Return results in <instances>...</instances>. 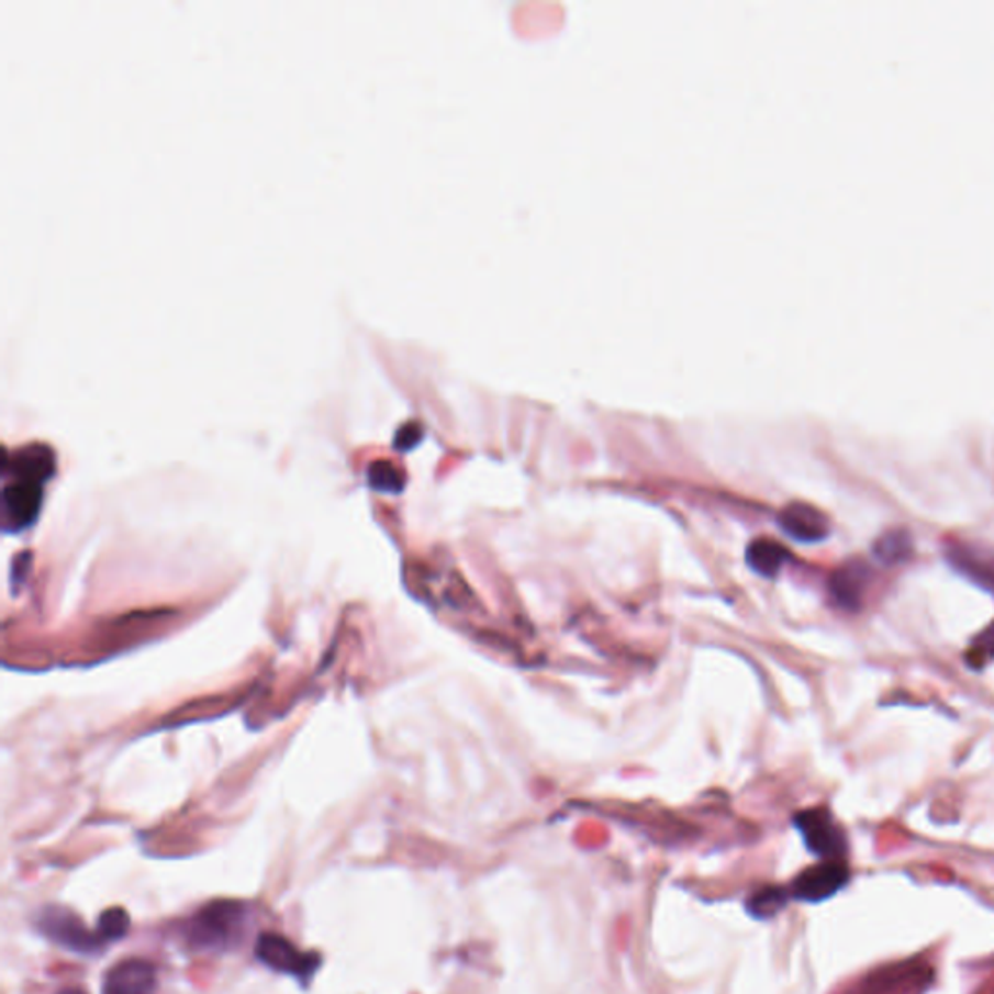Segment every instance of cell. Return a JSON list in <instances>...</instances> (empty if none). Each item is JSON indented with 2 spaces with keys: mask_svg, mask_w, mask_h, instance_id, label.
<instances>
[{
  "mask_svg": "<svg viewBox=\"0 0 994 994\" xmlns=\"http://www.w3.org/2000/svg\"><path fill=\"white\" fill-rule=\"evenodd\" d=\"M946 560L961 576L994 593V551L978 544L958 543L946 550Z\"/></svg>",
  "mask_w": 994,
  "mask_h": 994,
  "instance_id": "30bf717a",
  "label": "cell"
},
{
  "mask_svg": "<svg viewBox=\"0 0 994 994\" xmlns=\"http://www.w3.org/2000/svg\"><path fill=\"white\" fill-rule=\"evenodd\" d=\"M37 930L47 936L51 942L63 946L67 950L78 953L100 952L103 940L98 932H92L86 927L85 920L76 913L60 907V905H47L35 917Z\"/></svg>",
  "mask_w": 994,
  "mask_h": 994,
  "instance_id": "3957f363",
  "label": "cell"
},
{
  "mask_svg": "<svg viewBox=\"0 0 994 994\" xmlns=\"http://www.w3.org/2000/svg\"><path fill=\"white\" fill-rule=\"evenodd\" d=\"M369 482L379 492H401L404 478H402L401 470L391 462L377 460L369 468Z\"/></svg>",
  "mask_w": 994,
  "mask_h": 994,
  "instance_id": "9a60e30c",
  "label": "cell"
},
{
  "mask_svg": "<svg viewBox=\"0 0 994 994\" xmlns=\"http://www.w3.org/2000/svg\"><path fill=\"white\" fill-rule=\"evenodd\" d=\"M915 551L913 536L905 528H892L878 538L872 546V556L886 568H894L911 560Z\"/></svg>",
  "mask_w": 994,
  "mask_h": 994,
  "instance_id": "7c38bea8",
  "label": "cell"
},
{
  "mask_svg": "<svg viewBox=\"0 0 994 994\" xmlns=\"http://www.w3.org/2000/svg\"><path fill=\"white\" fill-rule=\"evenodd\" d=\"M791 560V554L783 544L771 538H758L746 548V561L752 571L766 579L778 577L786 561Z\"/></svg>",
  "mask_w": 994,
  "mask_h": 994,
  "instance_id": "8fae6325",
  "label": "cell"
},
{
  "mask_svg": "<svg viewBox=\"0 0 994 994\" xmlns=\"http://www.w3.org/2000/svg\"><path fill=\"white\" fill-rule=\"evenodd\" d=\"M7 478L14 482L4 485V525L7 530H22L34 523L43 500V484L55 470V455L47 445L34 444L18 449L14 459H7Z\"/></svg>",
  "mask_w": 994,
  "mask_h": 994,
  "instance_id": "6da1fadb",
  "label": "cell"
},
{
  "mask_svg": "<svg viewBox=\"0 0 994 994\" xmlns=\"http://www.w3.org/2000/svg\"><path fill=\"white\" fill-rule=\"evenodd\" d=\"M849 869L844 861H822L819 864L808 867L798 876L794 878L791 894L798 902L819 903L844 890L849 882Z\"/></svg>",
  "mask_w": 994,
  "mask_h": 994,
  "instance_id": "8992f818",
  "label": "cell"
},
{
  "mask_svg": "<svg viewBox=\"0 0 994 994\" xmlns=\"http://www.w3.org/2000/svg\"><path fill=\"white\" fill-rule=\"evenodd\" d=\"M778 523L781 530L796 543H822L831 533V523L826 513L811 503H789L779 513Z\"/></svg>",
  "mask_w": 994,
  "mask_h": 994,
  "instance_id": "ba28073f",
  "label": "cell"
},
{
  "mask_svg": "<svg viewBox=\"0 0 994 994\" xmlns=\"http://www.w3.org/2000/svg\"><path fill=\"white\" fill-rule=\"evenodd\" d=\"M872 581V568L862 558H851L845 561L829 576L827 589L831 601L837 608L845 612L861 611L864 594L869 591Z\"/></svg>",
  "mask_w": 994,
  "mask_h": 994,
  "instance_id": "52a82bcc",
  "label": "cell"
},
{
  "mask_svg": "<svg viewBox=\"0 0 994 994\" xmlns=\"http://www.w3.org/2000/svg\"><path fill=\"white\" fill-rule=\"evenodd\" d=\"M255 956L263 965H267L268 970L292 975L303 985L310 983L323 963L319 953L300 952L288 938L275 935V932H265L259 936V940L255 945Z\"/></svg>",
  "mask_w": 994,
  "mask_h": 994,
  "instance_id": "5b68a950",
  "label": "cell"
},
{
  "mask_svg": "<svg viewBox=\"0 0 994 994\" xmlns=\"http://www.w3.org/2000/svg\"><path fill=\"white\" fill-rule=\"evenodd\" d=\"M249 923V907L235 900H216L204 905L185 925V940L194 950L226 952L242 942Z\"/></svg>",
  "mask_w": 994,
  "mask_h": 994,
  "instance_id": "7a4b0ae2",
  "label": "cell"
},
{
  "mask_svg": "<svg viewBox=\"0 0 994 994\" xmlns=\"http://www.w3.org/2000/svg\"><path fill=\"white\" fill-rule=\"evenodd\" d=\"M156 968L146 960H126L111 968L103 981V994L156 993Z\"/></svg>",
  "mask_w": 994,
  "mask_h": 994,
  "instance_id": "9c48e42d",
  "label": "cell"
},
{
  "mask_svg": "<svg viewBox=\"0 0 994 994\" xmlns=\"http://www.w3.org/2000/svg\"><path fill=\"white\" fill-rule=\"evenodd\" d=\"M991 657H994V624L986 627L983 634L978 635L970 652V659L979 660V662L991 659Z\"/></svg>",
  "mask_w": 994,
  "mask_h": 994,
  "instance_id": "2e32d148",
  "label": "cell"
},
{
  "mask_svg": "<svg viewBox=\"0 0 994 994\" xmlns=\"http://www.w3.org/2000/svg\"><path fill=\"white\" fill-rule=\"evenodd\" d=\"M422 426L416 424V422H410L406 426H402L399 429V434H397V439H394V445L402 449V451H406L410 447H414V445L418 444L420 439H422Z\"/></svg>",
  "mask_w": 994,
  "mask_h": 994,
  "instance_id": "e0dca14e",
  "label": "cell"
},
{
  "mask_svg": "<svg viewBox=\"0 0 994 994\" xmlns=\"http://www.w3.org/2000/svg\"><path fill=\"white\" fill-rule=\"evenodd\" d=\"M57 994H86V991H82V989H75V986H70V989H63V991H59V993H57Z\"/></svg>",
  "mask_w": 994,
  "mask_h": 994,
  "instance_id": "ac0fdd59",
  "label": "cell"
},
{
  "mask_svg": "<svg viewBox=\"0 0 994 994\" xmlns=\"http://www.w3.org/2000/svg\"><path fill=\"white\" fill-rule=\"evenodd\" d=\"M794 827L801 831L804 845L822 861H844L849 844L844 827L827 808H811L794 816Z\"/></svg>",
  "mask_w": 994,
  "mask_h": 994,
  "instance_id": "277c9868",
  "label": "cell"
},
{
  "mask_svg": "<svg viewBox=\"0 0 994 994\" xmlns=\"http://www.w3.org/2000/svg\"><path fill=\"white\" fill-rule=\"evenodd\" d=\"M789 897H791V894L786 892L785 887H760L758 892H753L746 900V909L752 915L753 919H773V917H778L781 911L785 909Z\"/></svg>",
  "mask_w": 994,
  "mask_h": 994,
  "instance_id": "4fadbf2b",
  "label": "cell"
},
{
  "mask_svg": "<svg viewBox=\"0 0 994 994\" xmlns=\"http://www.w3.org/2000/svg\"><path fill=\"white\" fill-rule=\"evenodd\" d=\"M129 928H131L129 913L123 907H111V909L101 913L96 932H98V936L103 940V945H105V942L121 940L129 932Z\"/></svg>",
  "mask_w": 994,
  "mask_h": 994,
  "instance_id": "5bb4252c",
  "label": "cell"
}]
</instances>
